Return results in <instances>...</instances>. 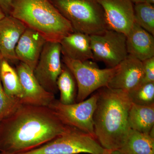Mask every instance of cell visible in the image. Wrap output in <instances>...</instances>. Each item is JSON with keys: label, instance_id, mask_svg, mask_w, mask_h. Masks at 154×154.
I'll return each mask as SVG.
<instances>
[{"label": "cell", "instance_id": "13", "mask_svg": "<svg viewBox=\"0 0 154 154\" xmlns=\"http://www.w3.org/2000/svg\"><path fill=\"white\" fill-rule=\"evenodd\" d=\"M27 28L23 22L11 15L0 20V51L2 57L9 62H19L15 48Z\"/></svg>", "mask_w": 154, "mask_h": 154}, {"label": "cell", "instance_id": "12", "mask_svg": "<svg viewBox=\"0 0 154 154\" xmlns=\"http://www.w3.org/2000/svg\"><path fill=\"white\" fill-rule=\"evenodd\" d=\"M143 78L142 61L128 54L118 65L107 87L128 92L140 85Z\"/></svg>", "mask_w": 154, "mask_h": 154}, {"label": "cell", "instance_id": "18", "mask_svg": "<svg viewBox=\"0 0 154 154\" xmlns=\"http://www.w3.org/2000/svg\"><path fill=\"white\" fill-rule=\"evenodd\" d=\"M110 154H154V137L130 129L123 145Z\"/></svg>", "mask_w": 154, "mask_h": 154}, {"label": "cell", "instance_id": "7", "mask_svg": "<svg viewBox=\"0 0 154 154\" xmlns=\"http://www.w3.org/2000/svg\"><path fill=\"white\" fill-rule=\"evenodd\" d=\"M97 100L96 93L89 99L70 105H64L55 99L48 107L64 124L96 139L93 116Z\"/></svg>", "mask_w": 154, "mask_h": 154}, {"label": "cell", "instance_id": "6", "mask_svg": "<svg viewBox=\"0 0 154 154\" xmlns=\"http://www.w3.org/2000/svg\"><path fill=\"white\" fill-rule=\"evenodd\" d=\"M108 152L96 138L73 128L37 148L17 154H106Z\"/></svg>", "mask_w": 154, "mask_h": 154}, {"label": "cell", "instance_id": "11", "mask_svg": "<svg viewBox=\"0 0 154 154\" xmlns=\"http://www.w3.org/2000/svg\"><path fill=\"white\" fill-rule=\"evenodd\" d=\"M19 62L16 70L23 92L21 104L48 107L55 100V95L45 90L36 79L33 70L25 64Z\"/></svg>", "mask_w": 154, "mask_h": 154}, {"label": "cell", "instance_id": "9", "mask_svg": "<svg viewBox=\"0 0 154 154\" xmlns=\"http://www.w3.org/2000/svg\"><path fill=\"white\" fill-rule=\"evenodd\" d=\"M60 43L47 42L33 71L39 84L49 93L57 94V80L62 70Z\"/></svg>", "mask_w": 154, "mask_h": 154}, {"label": "cell", "instance_id": "5", "mask_svg": "<svg viewBox=\"0 0 154 154\" xmlns=\"http://www.w3.org/2000/svg\"><path fill=\"white\" fill-rule=\"evenodd\" d=\"M62 61L71 72L76 82V102L84 101L95 91L107 87L118 68L117 65L115 67L101 69L90 60L81 61L63 56Z\"/></svg>", "mask_w": 154, "mask_h": 154}, {"label": "cell", "instance_id": "17", "mask_svg": "<svg viewBox=\"0 0 154 154\" xmlns=\"http://www.w3.org/2000/svg\"><path fill=\"white\" fill-rule=\"evenodd\" d=\"M128 123L131 129L154 137V105L142 106L132 103L128 111Z\"/></svg>", "mask_w": 154, "mask_h": 154}, {"label": "cell", "instance_id": "3", "mask_svg": "<svg viewBox=\"0 0 154 154\" xmlns=\"http://www.w3.org/2000/svg\"><path fill=\"white\" fill-rule=\"evenodd\" d=\"M39 33L47 42H59L74 31L50 0H14L10 15Z\"/></svg>", "mask_w": 154, "mask_h": 154}, {"label": "cell", "instance_id": "24", "mask_svg": "<svg viewBox=\"0 0 154 154\" xmlns=\"http://www.w3.org/2000/svg\"><path fill=\"white\" fill-rule=\"evenodd\" d=\"M144 78L141 83L154 82V57L142 61Z\"/></svg>", "mask_w": 154, "mask_h": 154}, {"label": "cell", "instance_id": "10", "mask_svg": "<svg viewBox=\"0 0 154 154\" xmlns=\"http://www.w3.org/2000/svg\"><path fill=\"white\" fill-rule=\"evenodd\" d=\"M102 6L108 29L127 36L135 22L131 0H98Z\"/></svg>", "mask_w": 154, "mask_h": 154}, {"label": "cell", "instance_id": "26", "mask_svg": "<svg viewBox=\"0 0 154 154\" xmlns=\"http://www.w3.org/2000/svg\"><path fill=\"white\" fill-rule=\"evenodd\" d=\"M6 16L5 14L4 13L2 10L0 8V20L2 19L3 18H4Z\"/></svg>", "mask_w": 154, "mask_h": 154}, {"label": "cell", "instance_id": "1", "mask_svg": "<svg viewBox=\"0 0 154 154\" xmlns=\"http://www.w3.org/2000/svg\"><path fill=\"white\" fill-rule=\"evenodd\" d=\"M73 128L64 124L50 108L21 104L0 121V152H26Z\"/></svg>", "mask_w": 154, "mask_h": 154}, {"label": "cell", "instance_id": "15", "mask_svg": "<svg viewBox=\"0 0 154 154\" xmlns=\"http://www.w3.org/2000/svg\"><path fill=\"white\" fill-rule=\"evenodd\" d=\"M128 54L141 61L154 57V37L135 22L126 36Z\"/></svg>", "mask_w": 154, "mask_h": 154}, {"label": "cell", "instance_id": "22", "mask_svg": "<svg viewBox=\"0 0 154 154\" xmlns=\"http://www.w3.org/2000/svg\"><path fill=\"white\" fill-rule=\"evenodd\" d=\"M127 93L132 104L142 106L154 105V82L141 83Z\"/></svg>", "mask_w": 154, "mask_h": 154}, {"label": "cell", "instance_id": "16", "mask_svg": "<svg viewBox=\"0 0 154 154\" xmlns=\"http://www.w3.org/2000/svg\"><path fill=\"white\" fill-rule=\"evenodd\" d=\"M60 43L63 56L81 61L94 60L90 35L74 31L65 36Z\"/></svg>", "mask_w": 154, "mask_h": 154}, {"label": "cell", "instance_id": "21", "mask_svg": "<svg viewBox=\"0 0 154 154\" xmlns=\"http://www.w3.org/2000/svg\"><path fill=\"white\" fill-rule=\"evenodd\" d=\"M135 22L146 31L154 35V7L146 2L134 6Z\"/></svg>", "mask_w": 154, "mask_h": 154}, {"label": "cell", "instance_id": "20", "mask_svg": "<svg viewBox=\"0 0 154 154\" xmlns=\"http://www.w3.org/2000/svg\"><path fill=\"white\" fill-rule=\"evenodd\" d=\"M57 85L58 90L60 92L59 101L61 103L64 105L76 103L78 91L76 82L71 72L63 63Z\"/></svg>", "mask_w": 154, "mask_h": 154}, {"label": "cell", "instance_id": "29", "mask_svg": "<svg viewBox=\"0 0 154 154\" xmlns=\"http://www.w3.org/2000/svg\"><path fill=\"white\" fill-rule=\"evenodd\" d=\"M2 54H1V51H0V61L1 60L2 58Z\"/></svg>", "mask_w": 154, "mask_h": 154}, {"label": "cell", "instance_id": "8", "mask_svg": "<svg viewBox=\"0 0 154 154\" xmlns=\"http://www.w3.org/2000/svg\"><path fill=\"white\" fill-rule=\"evenodd\" d=\"M90 36L94 60L103 62L107 68L117 66L128 55L123 33L107 29Z\"/></svg>", "mask_w": 154, "mask_h": 154}, {"label": "cell", "instance_id": "2", "mask_svg": "<svg viewBox=\"0 0 154 154\" xmlns=\"http://www.w3.org/2000/svg\"><path fill=\"white\" fill-rule=\"evenodd\" d=\"M97 91L94 133L103 148L113 152L123 145L129 134L128 113L132 103L123 90L104 87Z\"/></svg>", "mask_w": 154, "mask_h": 154}, {"label": "cell", "instance_id": "23", "mask_svg": "<svg viewBox=\"0 0 154 154\" xmlns=\"http://www.w3.org/2000/svg\"><path fill=\"white\" fill-rule=\"evenodd\" d=\"M21 104L19 99L7 95L0 79V121L12 114Z\"/></svg>", "mask_w": 154, "mask_h": 154}, {"label": "cell", "instance_id": "25", "mask_svg": "<svg viewBox=\"0 0 154 154\" xmlns=\"http://www.w3.org/2000/svg\"><path fill=\"white\" fill-rule=\"evenodd\" d=\"M14 0H0V8L6 16L10 15Z\"/></svg>", "mask_w": 154, "mask_h": 154}, {"label": "cell", "instance_id": "27", "mask_svg": "<svg viewBox=\"0 0 154 154\" xmlns=\"http://www.w3.org/2000/svg\"><path fill=\"white\" fill-rule=\"evenodd\" d=\"M133 3L134 4H138V3L144 2H145L146 0H131Z\"/></svg>", "mask_w": 154, "mask_h": 154}, {"label": "cell", "instance_id": "28", "mask_svg": "<svg viewBox=\"0 0 154 154\" xmlns=\"http://www.w3.org/2000/svg\"><path fill=\"white\" fill-rule=\"evenodd\" d=\"M145 2L151 5H154V0H146Z\"/></svg>", "mask_w": 154, "mask_h": 154}, {"label": "cell", "instance_id": "30", "mask_svg": "<svg viewBox=\"0 0 154 154\" xmlns=\"http://www.w3.org/2000/svg\"><path fill=\"white\" fill-rule=\"evenodd\" d=\"M106 154H110V152H108V153H107Z\"/></svg>", "mask_w": 154, "mask_h": 154}, {"label": "cell", "instance_id": "19", "mask_svg": "<svg viewBox=\"0 0 154 154\" xmlns=\"http://www.w3.org/2000/svg\"><path fill=\"white\" fill-rule=\"evenodd\" d=\"M0 79L7 95L21 102L23 92L19 75L16 69L4 58L0 61Z\"/></svg>", "mask_w": 154, "mask_h": 154}, {"label": "cell", "instance_id": "14", "mask_svg": "<svg viewBox=\"0 0 154 154\" xmlns=\"http://www.w3.org/2000/svg\"><path fill=\"white\" fill-rule=\"evenodd\" d=\"M46 42L39 33L27 27L15 48L17 60L33 71Z\"/></svg>", "mask_w": 154, "mask_h": 154}, {"label": "cell", "instance_id": "4", "mask_svg": "<svg viewBox=\"0 0 154 154\" xmlns=\"http://www.w3.org/2000/svg\"><path fill=\"white\" fill-rule=\"evenodd\" d=\"M70 23L74 31L88 35L108 29L104 11L98 0H50Z\"/></svg>", "mask_w": 154, "mask_h": 154}]
</instances>
